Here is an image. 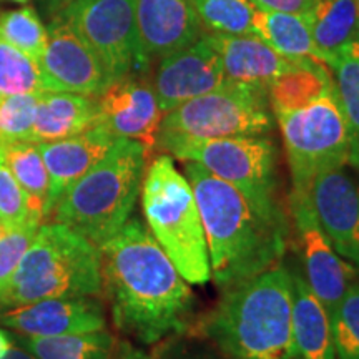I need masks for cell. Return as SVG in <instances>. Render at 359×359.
Returning <instances> with one entry per match:
<instances>
[{"mask_svg": "<svg viewBox=\"0 0 359 359\" xmlns=\"http://www.w3.org/2000/svg\"><path fill=\"white\" fill-rule=\"evenodd\" d=\"M4 359H35V356L32 353L27 351L25 348H15V346H13Z\"/></svg>", "mask_w": 359, "mask_h": 359, "instance_id": "cell-36", "label": "cell"}, {"mask_svg": "<svg viewBox=\"0 0 359 359\" xmlns=\"http://www.w3.org/2000/svg\"><path fill=\"white\" fill-rule=\"evenodd\" d=\"M138 72L203 35L193 0H135Z\"/></svg>", "mask_w": 359, "mask_h": 359, "instance_id": "cell-15", "label": "cell"}, {"mask_svg": "<svg viewBox=\"0 0 359 359\" xmlns=\"http://www.w3.org/2000/svg\"><path fill=\"white\" fill-rule=\"evenodd\" d=\"M280 125L291 175L290 196H306L323 172L354 161L348 120L333 85L302 105L273 111Z\"/></svg>", "mask_w": 359, "mask_h": 359, "instance_id": "cell-8", "label": "cell"}, {"mask_svg": "<svg viewBox=\"0 0 359 359\" xmlns=\"http://www.w3.org/2000/svg\"><path fill=\"white\" fill-rule=\"evenodd\" d=\"M308 201L336 253L359 268V165L349 161L318 175Z\"/></svg>", "mask_w": 359, "mask_h": 359, "instance_id": "cell-12", "label": "cell"}, {"mask_svg": "<svg viewBox=\"0 0 359 359\" xmlns=\"http://www.w3.org/2000/svg\"><path fill=\"white\" fill-rule=\"evenodd\" d=\"M97 125L95 97L67 92L39 93L30 140L47 143L74 137Z\"/></svg>", "mask_w": 359, "mask_h": 359, "instance_id": "cell-20", "label": "cell"}, {"mask_svg": "<svg viewBox=\"0 0 359 359\" xmlns=\"http://www.w3.org/2000/svg\"><path fill=\"white\" fill-rule=\"evenodd\" d=\"M47 2H48V7H50L52 13H57L60 8L69 6V4L74 2V0H47Z\"/></svg>", "mask_w": 359, "mask_h": 359, "instance_id": "cell-38", "label": "cell"}, {"mask_svg": "<svg viewBox=\"0 0 359 359\" xmlns=\"http://www.w3.org/2000/svg\"><path fill=\"white\" fill-rule=\"evenodd\" d=\"M203 32L255 35L257 7L250 0H193Z\"/></svg>", "mask_w": 359, "mask_h": 359, "instance_id": "cell-26", "label": "cell"}, {"mask_svg": "<svg viewBox=\"0 0 359 359\" xmlns=\"http://www.w3.org/2000/svg\"><path fill=\"white\" fill-rule=\"evenodd\" d=\"M0 37L39 64L47 47V27H43L32 7H24L0 17Z\"/></svg>", "mask_w": 359, "mask_h": 359, "instance_id": "cell-29", "label": "cell"}, {"mask_svg": "<svg viewBox=\"0 0 359 359\" xmlns=\"http://www.w3.org/2000/svg\"><path fill=\"white\" fill-rule=\"evenodd\" d=\"M208 246L212 278L230 288L283 262L290 223L268 218L236 190L195 161H185Z\"/></svg>", "mask_w": 359, "mask_h": 359, "instance_id": "cell-2", "label": "cell"}, {"mask_svg": "<svg viewBox=\"0 0 359 359\" xmlns=\"http://www.w3.org/2000/svg\"><path fill=\"white\" fill-rule=\"evenodd\" d=\"M304 17L327 67L359 40L358 0H314Z\"/></svg>", "mask_w": 359, "mask_h": 359, "instance_id": "cell-22", "label": "cell"}, {"mask_svg": "<svg viewBox=\"0 0 359 359\" xmlns=\"http://www.w3.org/2000/svg\"><path fill=\"white\" fill-rule=\"evenodd\" d=\"M142 208L151 236L172 259L183 280L206 285L212 280L208 246L195 193L173 156L161 154L145 168Z\"/></svg>", "mask_w": 359, "mask_h": 359, "instance_id": "cell-6", "label": "cell"}, {"mask_svg": "<svg viewBox=\"0 0 359 359\" xmlns=\"http://www.w3.org/2000/svg\"><path fill=\"white\" fill-rule=\"evenodd\" d=\"M358 8H359V0H358Z\"/></svg>", "mask_w": 359, "mask_h": 359, "instance_id": "cell-41", "label": "cell"}, {"mask_svg": "<svg viewBox=\"0 0 359 359\" xmlns=\"http://www.w3.org/2000/svg\"><path fill=\"white\" fill-rule=\"evenodd\" d=\"M115 359H147V358H143L140 353L132 351V348L122 346V349H118V351H116Z\"/></svg>", "mask_w": 359, "mask_h": 359, "instance_id": "cell-37", "label": "cell"}, {"mask_svg": "<svg viewBox=\"0 0 359 359\" xmlns=\"http://www.w3.org/2000/svg\"><path fill=\"white\" fill-rule=\"evenodd\" d=\"M0 155L25 193L30 212L42 222L47 218L48 172L39 143L15 142L0 145Z\"/></svg>", "mask_w": 359, "mask_h": 359, "instance_id": "cell-24", "label": "cell"}, {"mask_svg": "<svg viewBox=\"0 0 359 359\" xmlns=\"http://www.w3.org/2000/svg\"><path fill=\"white\" fill-rule=\"evenodd\" d=\"M20 341L35 359H111L115 351L114 336L105 330L50 338L22 336Z\"/></svg>", "mask_w": 359, "mask_h": 359, "instance_id": "cell-25", "label": "cell"}, {"mask_svg": "<svg viewBox=\"0 0 359 359\" xmlns=\"http://www.w3.org/2000/svg\"><path fill=\"white\" fill-rule=\"evenodd\" d=\"M293 275V338L296 359H338L326 309L299 269Z\"/></svg>", "mask_w": 359, "mask_h": 359, "instance_id": "cell-21", "label": "cell"}, {"mask_svg": "<svg viewBox=\"0 0 359 359\" xmlns=\"http://www.w3.org/2000/svg\"><path fill=\"white\" fill-rule=\"evenodd\" d=\"M48 92L98 97L110 85L107 70L92 48L65 22L53 17L47 27V47L39 60Z\"/></svg>", "mask_w": 359, "mask_h": 359, "instance_id": "cell-13", "label": "cell"}, {"mask_svg": "<svg viewBox=\"0 0 359 359\" xmlns=\"http://www.w3.org/2000/svg\"><path fill=\"white\" fill-rule=\"evenodd\" d=\"M330 70L333 72L336 95L351 130L354 158L359 165V40L343 50Z\"/></svg>", "mask_w": 359, "mask_h": 359, "instance_id": "cell-27", "label": "cell"}, {"mask_svg": "<svg viewBox=\"0 0 359 359\" xmlns=\"http://www.w3.org/2000/svg\"><path fill=\"white\" fill-rule=\"evenodd\" d=\"M40 92L45 87L37 62L0 37V98Z\"/></svg>", "mask_w": 359, "mask_h": 359, "instance_id": "cell-28", "label": "cell"}, {"mask_svg": "<svg viewBox=\"0 0 359 359\" xmlns=\"http://www.w3.org/2000/svg\"><path fill=\"white\" fill-rule=\"evenodd\" d=\"M102 293L98 246L67 224H40L7 286L0 308H15L48 298Z\"/></svg>", "mask_w": 359, "mask_h": 359, "instance_id": "cell-5", "label": "cell"}, {"mask_svg": "<svg viewBox=\"0 0 359 359\" xmlns=\"http://www.w3.org/2000/svg\"><path fill=\"white\" fill-rule=\"evenodd\" d=\"M40 224L42 223L27 222L19 226H13L0 240V291L11 281L22 257L37 235Z\"/></svg>", "mask_w": 359, "mask_h": 359, "instance_id": "cell-33", "label": "cell"}, {"mask_svg": "<svg viewBox=\"0 0 359 359\" xmlns=\"http://www.w3.org/2000/svg\"><path fill=\"white\" fill-rule=\"evenodd\" d=\"M273 120L266 90L226 82L167 111L161 118L156 145L167 140L264 135L271 132Z\"/></svg>", "mask_w": 359, "mask_h": 359, "instance_id": "cell-9", "label": "cell"}, {"mask_svg": "<svg viewBox=\"0 0 359 359\" xmlns=\"http://www.w3.org/2000/svg\"><path fill=\"white\" fill-rule=\"evenodd\" d=\"M0 219L8 228L19 226L27 222L42 223L30 212L25 193L8 170L2 155H0Z\"/></svg>", "mask_w": 359, "mask_h": 359, "instance_id": "cell-32", "label": "cell"}, {"mask_svg": "<svg viewBox=\"0 0 359 359\" xmlns=\"http://www.w3.org/2000/svg\"><path fill=\"white\" fill-rule=\"evenodd\" d=\"M330 321L338 359H359V285L348 290Z\"/></svg>", "mask_w": 359, "mask_h": 359, "instance_id": "cell-31", "label": "cell"}, {"mask_svg": "<svg viewBox=\"0 0 359 359\" xmlns=\"http://www.w3.org/2000/svg\"><path fill=\"white\" fill-rule=\"evenodd\" d=\"M0 323L22 336L50 338L105 330V311L93 296L48 298L0 314Z\"/></svg>", "mask_w": 359, "mask_h": 359, "instance_id": "cell-17", "label": "cell"}, {"mask_svg": "<svg viewBox=\"0 0 359 359\" xmlns=\"http://www.w3.org/2000/svg\"><path fill=\"white\" fill-rule=\"evenodd\" d=\"M253 32L269 47L275 48L280 55L294 64L303 67L326 65L313 42L306 17L302 13L257 8L253 19Z\"/></svg>", "mask_w": 359, "mask_h": 359, "instance_id": "cell-23", "label": "cell"}, {"mask_svg": "<svg viewBox=\"0 0 359 359\" xmlns=\"http://www.w3.org/2000/svg\"><path fill=\"white\" fill-rule=\"evenodd\" d=\"M298 246L302 253L304 280L327 316H333L344 294L353 286L354 268L336 253L318 223L306 196H290Z\"/></svg>", "mask_w": 359, "mask_h": 359, "instance_id": "cell-11", "label": "cell"}, {"mask_svg": "<svg viewBox=\"0 0 359 359\" xmlns=\"http://www.w3.org/2000/svg\"><path fill=\"white\" fill-rule=\"evenodd\" d=\"M203 323L228 359H296L293 275L285 263L224 288Z\"/></svg>", "mask_w": 359, "mask_h": 359, "instance_id": "cell-3", "label": "cell"}, {"mask_svg": "<svg viewBox=\"0 0 359 359\" xmlns=\"http://www.w3.org/2000/svg\"><path fill=\"white\" fill-rule=\"evenodd\" d=\"M95 100L97 125L115 138L142 143L148 155L155 150L163 111L151 83L127 75L111 82Z\"/></svg>", "mask_w": 359, "mask_h": 359, "instance_id": "cell-14", "label": "cell"}, {"mask_svg": "<svg viewBox=\"0 0 359 359\" xmlns=\"http://www.w3.org/2000/svg\"><path fill=\"white\" fill-rule=\"evenodd\" d=\"M116 138L102 125L64 140L39 143L48 172L47 217H50L65 191L98 163Z\"/></svg>", "mask_w": 359, "mask_h": 359, "instance_id": "cell-18", "label": "cell"}, {"mask_svg": "<svg viewBox=\"0 0 359 359\" xmlns=\"http://www.w3.org/2000/svg\"><path fill=\"white\" fill-rule=\"evenodd\" d=\"M156 148L182 161L201 165L235 187L268 218L290 223L281 196L278 148L271 138L248 135L208 140H167L160 142Z\"/></svg>", "mask_w": 359, "mask_h": 359, "instance_id": "cell-7", "label": "cell"}, {"mask_svg": "<svg viewBox=\"0 0 359 359\" xmlns=\"http://www.w3.org/2000/svg\"><path fill=\"white\" fill-rule=\"evenodd\" d=\"M222 60L228 83L246 85L255 88H269L281 75L294 70V64L257 35H224L203 32Z\"/></svg>", "mask_w": 359, "mask_h": 359, "instance_id": "cell-19", "label": "cell"}, {"mask_svg": "<svg viewBox=\"0 0 359 359\" xmlns=\"http://www.w3.org/2000/svg\"><path fill=\"white\" fill-rule=\"evenodd\" d=\"M53 17L92 48L110 83L138 72L135 0H74Z\"/></svg>", "mask_w": 359, "mask_h": 359, "instance_id": "cell-10", "label": "cell"}, {"mask_svg": "<svg viewBox=\"0 0 359 359\" xmlns=\"http://www.w3.org/2000/svg\"><path fill=\"white\" fill-rule=\"evenodd\" d=\"M8 2H15V4H25L27 0H8Z\"/></svg>", "mask_w": 359, "mask_h": 359, "instance_id": "cell-40", "label": "cell"}, {"mask_svg": "<svg viewBox=\"0 0 359 359\" xmlns=\"http://www.w3.org/2000/svg\"><path fill=\"white\" fill-rule=\"evenodd\" d=\"M257 8L273 12H290L304 15L313 6L314 0H250Z\"/></svg>", "mask_w": 359, "mask_h": 359, "instance_id": "cell-34", "label": "cell"}, {"mask_svg": "<svg viewBox=\"0 0 359 359\" xmlns=\"http://www.w3.org/2000/svg\"><path fill=\"white\" fill-rule=\"evenodd\" d=\"M224 83L226 79L218 52L203 34L196 42L158 60L151 87L165 115Z\"/></svg>", "mask_w": 359, "mask_h": 359, "instance_id": "cell-16", "label": "cell"}, {"mask_svg": "<svg viewBox=\"0 0 359 359\" xmlns=\"http://www.w3.org/2000/svg\"><path fill=\"white\" fill-rule=\"evenodd\" d=\"M148 151L142 143L116 138L105 156L58 201L55 222L100 246L132 217L140 195Z\"/></svg>", "mask_w": 359, "mask_h": 359, "instance_id": "cell-4", "label": "cell"}, {"mask_svg": "<svg viewBox=\"0 0 359 359\" xmlns=\"http://www.w3.org/2000/svg\"><path fill=\"white\" fill-rule=\"evenodd\" d=\"M102 291L120 333L142 344L183 334L195 320V294L138 218L98 246Z\"/></svg>", "mask_w": 359, "mask_h": 359, "instance_id": "cell-1", "label": "cell"}, {"mask_svg": "<svg viewBox=\"0 0 359 359\" xmlns=\"http://www.w3.org/2000/svg\"><path fill=\"white\" fill-rule=\"evenodd\" d=\"M13 348V341L11 339L6 331L0 330V359H4L8 354V351Z\"/></svg>", "mask_w": 359, "mask_h": 359, "instance_id": "cell-35", "label": "cell"}, {"mask_svg": "<svg viewBox=\"0 0 359 359\" xmlns=\"http://www.w3.org/2000/svg\"><path fill=\"white\" fill-rule=\"evenodd\" d=\"M8 230H11V228H8V226H7V224H6V223H4V222H2V219H0V240H2V238L7 235V231H8Z\"/></svg>", "mask_w": 359, "mask_h": 359, "instance_id": "cell-39", "label": "cell"}, {"mask_svg": "<svg viewBox=\"0 0 359 359\" xmlns=\"http://www.w3.org/2000/svg\"><path fill=\"white\" fill-rule=\"evenodd\" d=\"M37 100L39 93L0 98V145L30 140Z\"/></svg>", "mask_w": 359, "mask_h": 359, "instance_id": "cell-30", "label": "cell"}]
</instances>
